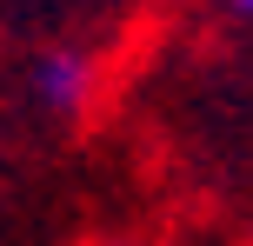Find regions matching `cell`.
Masks as SVG:
<instances>
[{
    "label": "cell",
    "instance_id": "6da1fadb",
    "mask_svg": "<svg viewBox=\"0 0 253 246\" xmlns=\"http://www.w3.org/2000/svg\"><path fill=\"white\" fill-rule=\"evenodd\" d=\"M87 87H93V60L80 47H53V53L34 60V93H40V106H53V113H74V106L87 100Z\"/></svg>",
    "mask_w": 253,
    "mask_h": 246
},
{
    "label": "cell",
    "instance_id": "7a4b0ae2",
    "mask_svg": "<svg viewBox=\"0 0 253 246\" xmlns=\"http://www.w3.org/2000/svg\"><path fill=\"white\" fill-rule=\"evenodd\" d=\"M227 7H233V13H247V20H253V0H227Z\"/></svg>",
    "mask_w": 253,
    "mask_h": 246
}]
</instances>
